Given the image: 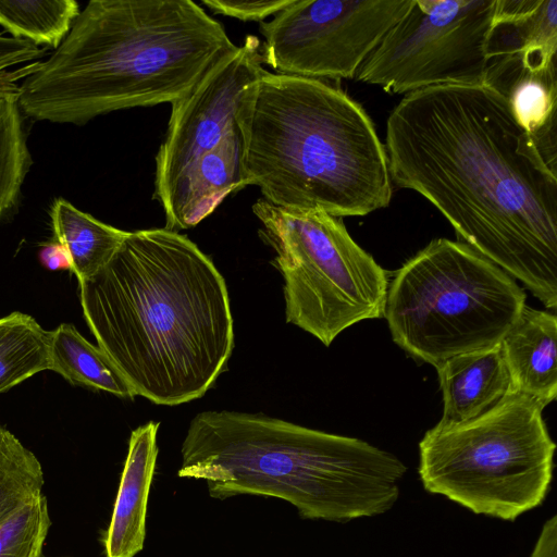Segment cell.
<instances>
[{"instance_id":"6da1fadb","label":"cell","mask_w":557,"mask_h":557,"mask_svg":"<svg viewBox=\"0 0 557 557\" xmlns=\"http://www.w3.org/2000/svg\"><path fill=\"white\" fill-rule=\"evenodd\" d=\"M391 180L425 197L458 236L547 308L557 306V174L485 85L416 90L391 112Z\"/></svg>"},{"instance_id":"7a4b0ae2","label":"cell","mask_w":557,"mask_h":557,"mask_svg":"<svg viewBox=\"0 0 557 557\" xmlns=\"http://www.w3.org/2000/svg\"><path fill=\"white\" fill-rule=\"evenodd\" d=\"M78 286L89 330L135 396L182 405L227 369V286L187 236L165 227L127 232L111 260Z\"/></svg>"},{"instance_id":"3957f363","label":"cell","mask_w":557,"mask_h":557,"mask_svg":"<svg viewBox=\"0 0 557 557\" xmlns=\"http://www.w3.org/2000/svg\"><path fill=\"white\" fill-rule=\"evenodd\" d=\"M236 46L191 0H91L20 85L22 114L82 125L113 111L173 103Z\"/></svg>"},{"instance_id":"277c9868","label":"cell","mask_w":557,"mask_h":557,"mask_svg":"<svg viewBox=\"0 0 557 557\" xmlns=\"http://www.w3.org/2000/svg\"><path fill=\"white\" fill-rule=\"evenodd\" d=\"M249 185L268 202L336 218L388 206L384 145L362 107L324 81L265 71L237 110Z\"/></svg>"},{"instance_id":"5b68a950","label":"cell","mask_w":557,"mask_h":557,"mask_svg":"<svg viewBox=\"0 0 557 557\" xmlns=\"http://www.w3.org/2000/svg\"><path fill=\"white\" fill-rule=\"evenodd\" d=\"M180 478L203 480L211 497H275L304 519L346 522L388 511L407 468L358 438L262 413L203 411L181 448Z\"/></svg>"},{"instance_id":"8992f818","label":"cell","mask_w":557,"mask_h":557,"mask_svg":"<svg viewBox=\"0 0 557 557\" xmlns=\"http://www.w3.org/2000/svg\"><path fill=\"white\" fill-rule=\"evenodd\" d=\"M525 293L466 243L432 240L395 273L384 317L393 341L435 368L457 355L500 344Z\"/></svg>"},{"instance_id":"52a82bcc","label":"cell","mask_w":557,"mask_h":557,"mask_svg":"<svg viewBox=\"0 0 557 557\" xmlns=\"http://www.w3.org/2000/svg\"><path fill=\"white\" fill-rule=\"evenodd\" d=\"M542 410L509 391L478 418L437 423L419 444L424 488L474 513L508 521L537 507L550 485L556 448Z\"/></svg>"},{"instance_id":"ba28073f","label":"cell","mask_w":557,"mask_h":557,"mask_svg":"<svg viewBox=\"0 0 557 557\" xmlns=\"http://www.w3.org/2000/svg\"><path fill=\"white\" fill-rule=\"evenodd\" d=\"M252 212L283 277L287 323L330 346L347 327L384 317L387 272L351 238L341 218L264 199Z\"/></svg>"},{"instance_id":"9c48e42d","label":"cell","mask_w":557,"mask_h":557,"mask_svg":"<svg viewBox=\"0 0 557 557\" xmlns=\"http://www.w3.org/2000/svg\"><path fill=\"white\" fill-rule=\"evenodd\" d=\"M496 0H412L357 69L359 82L393 94L483 85Z\"/></svg>"},{"instance_id":"30bf717a","label":"cell","mask_w":557,"mask_h":557,"mask_svg":"<svg viewBox=\"0 0 557 557\" xmlns=\"http://www.w3.org/2000/svg\"><path fill=\"white\" fill-rule=\"evenodd\" d=\"M412 0H293L260 24L263 63L276 74L355 78L357 69Z\"/></svg>"},{"instance_id":"8fae6325","label":"cell","mask_w":557,"mask_h":557,"mask_svg":"<svg viewBox=\"0 0 557 557\" xmlns=\"http://www.w3.org/2000/svg\"><path fill=\"white\" fill-rule=\"evenodd\" d=\"M262 64L261 42L248 35L189 94L171 103L166 134L156 156L154 199L160 201L199 156L239 129V101L267 71Z\"/></svg>"},{"instance_id":"7c38bea8","label":"cell","mask_w":557,"mask_h":557,"mask_svg":"<svg viewBox=\"0 0 557 557\" xmlns=\"http://www.w3.org/2000/svg\"><path fill=\"white\" fill-rule=\"evenodd\" d=\"M557 51L535 48L486 60L483 85L508 103L545 165L557 174Z\"/></svg>"},{"instance_id":"4fadbf2b","label":"cell","mask_w":557,"mask_h":557,"mask_svg":"<svg viewBox=\"0 0 557 557\" xmlns=\"http://www.w3.org/2000/svg\"><path fill=\"white\" fill-rule=\"evenodd\" d=\"M243 157L239 129L199 156L159 201L165 213V228L178 232L196 226L226 196L249 185Z\"/></svg>"},{"instance_id":"5bb4252c","label":"cell","mask_w":557,"mask_h":557,"mask_svg":"<svg viewBox=\"0 0 557 557\" xmlns=\"http://www.w3.org/2000/svg\"><path fill=\"white\" fill-rule=\"evenodd\" d=\"M159 425L149 421L131 434L112 517L102 537L106 557H134L144 548Z\"/></svg>"},{"instance_id":"9a60e30c","label":"cell","mask_w":557,"mask_h":557,"mask_svg":"<svg viewBox=\"0 0 557 557\" xmlns=\"http://www.w3.org/2000/svg\"><path fill=\"white\" fill-rule=\"evenodd\" d=\"M557 318L528 307L500 342L510 392L522 394L541 408L557 396Z\"/></svg>"},{"instance_id":"2e32d148","label":"cell","mask_w":557,"mask_h":557,"mask_svg":"<svg viewBox=\"0 0 557 557\" xmlns=\"http://www.w3.org/2000/svg\"><path fill=\"white\" fill-rule=\"evenodd\" d=\"M436 370L444 404L441 425L478 418L510 391L500 344L451 357Z\"/></svg>"},{"instance_id":"e0dca14e","label":"cell","mask_w":557,"mask_h":557,"mask_svg":"<svg viewBox=\"0 0 557 557\" xmlns=\"http://www.w3.org/2000/svg\"><path fill=\"white\" fill-rule=\"evenodd\" d=\"M50 218L55 239L65 249L78 283L100 271L127 235L81 211L64 198L53 201Z\"/></svg>"},{"instance_id":"ac0fdd59","label":"cell","mask_w":557,"mask_h":557,"mask_svg":"<svg viewBox=\"0 0 557 557\" xmlns=\"http://www.w3.org/2000/svg\"><path fill=\"white\" fill-rule=\"evenodd\" d=\"M533 48L557 49V0H496L486 60Z\"/></svg>"},{"instance_id":"d6986e66","label":"cell","mask_w":557,"mask_h":557,"mask_svg":"<svg viewBox=\"0 0 557 557\" xmlns=\"http://www.w3.org/2000/svg\"><path fill=\"white\" fill-rule=\"evenodd\" d=\"M51 332V371L73 385L103 391L121 398L135 397L106 352L89 343L73 324L62 323Z\"/></svg>"},{"instance_id":"ffe728a7","label":"cell","mask_w":557,"mask_h":557,"mask_svg":"<svg viewBox=\"0 0 557 557\" xmlns=\"http://www.w3.org/2000/svg\"><path fill=\"white\" fill-rule=\"evenodd\" d=\"M51 335L29 314L0 318V394L51 369Z\"/></svg>"},{"instance_id":"44dd1931","label":"cell","mask_w":557,"mask_h":557,"mask_svg":"<svg viewBox=\"0 0 557 557\" xmlns=\"http://www.w3.org/2000/svg\"><path fill=\"white\" fill-rule=\"evenodd\" d=\"M79 12L74 0L0 1V26L13 38L57 49Z\"/></svg>"},{"instance_id":"7402d4cb","label":"cell","mask_w":557,"mask_h":557,"mask_svg":"<svg viewBox=\"0 0 557 557\" xmlns=\"http://www.w3.org/2000/svg\"><path fill=\"white\" fill-rule=\"evenodd\" d=\"M45 475L35 454L0 426V523L41 496Z\"/></svg>"},{"instance_id":"603a6c76","label":"cell","mask_w":557,"mask_h":557,"mask_svg":"<svg viewBox=\"0 0 557 557\" xmlns=\"http://www.w3.org/2000/svg\"><path fill=\"white\" fill-rule=\"evenodd\" d=\"M16 99L0 95V220L16 208L32 164Z\"/></svg>"},{"instance_id":"cb8c5ba5","label":"cell","mask_w":557,"mask_h":557,"mask_svg":"<svg viewBox=\"0 0 557 557\" xmlns=\"http://www.w3.org/2000/svg\"><path fill=\"white\" fill-rule=\"evenodd\" d=\"M50 525L42 494L0 523V557H40Z\"/></svg>"},{"instance_id":"d4e9b609","label":"cell","mask_w":557,"mask_h":557,"mask_svg":"<svg viewBox=\"0 0 557 557\" xmlns=\"http://www.w3.org/2000/svg\"><path fill=\"white\" fill-rule=\"evenodd\" d=\"M44 51L30 41L0 35V95L17 98L21 83Z\"/></svg>"},{"instance_id":"484cf974","label":"cell","mask_w":557,"mask_h":557,"mask_svg":"<svg viewBox=\"0 0 557 557\" xmlns=\"http://www.w3.org/2000/svg\"><path fill=\"white\" fill-rule=\"evenodd\" d=\"M293 0H202V4L215 14L231 16L244 22H261L270 15H276L287 8Z\"/></svg>"},{"instance_id":"4316f807","label":"cell","mask_w":557,"mask_h":557,"mask_svg":"<svg viewBox=\"0 0 557 557\" xmlns=\"http://www.w3.org/2000/svg\"><path fill=\"white\" fill-rule=\"evenodd\" d=\"M530 557H557V517L553 516L543 525Z\"/></svg>"},{"instance_id":"83f0119b","label":"cell","mask_w":557,"mask_h":557,"mask_svg":"<svg viewBox=\"0 0 557 557\" xmlns=\"http://www.w3.org/2000/svg\"><path fill=\"white\" fill-rule=\"evenodd\" d=\"M39 260L50 271L72 269L65 249L58 242L44 245L39 251Z\"/></svg>"},{"instance_id":"f1b7e54d","label":"cell","mask_w":557,"mask_h":557,"mask_svg":"<svg viewBox=\"0 0 557 557\" xmlns=\"http://www.w3.org/2000/svg\"><path fill=\"white\" fill-rule=\"evenodd\" d=\"M0 426H1V422H0Z\"/></svg>"}]
</instances>
